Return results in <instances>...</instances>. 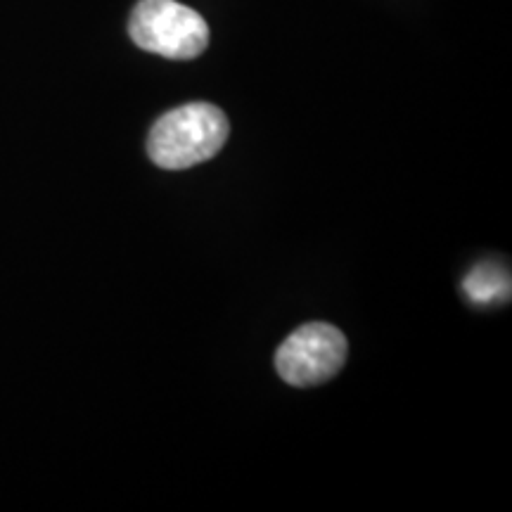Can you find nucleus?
Here are the masks:
<instances>
[{
	"mask_svg": "<svg viewBox=\"0 0 512 512\" xmlns=\"http://www.w3.org/2000/svg\"><path fill=\"white\" fill-rule=\"evenodd\" d=\"M228 136L226 112L211 102H188L155 121L147 136V155L159 169H190L219 155Z\"/></svg>",
	"mask_w": 512,
	"mask_h": 512,
	"instance_id": "1",
	"label": "nucleus"
},
{
	"mask_svg": "<svg viewBox=\"0 0 512 512\" xmlns=\"http://www.w3.org/2000/svg\"><path fill=\"white\" fill-rule=\"evenodd\" d=\"M463 287L472 302L489 304L491 299L508 294L510 280H508V275H505L503 271H498V268L482 264V266H477L470 275H467Z\"/></svg>",
	"mask_w": 512,
	"mask_h": 512,
	"instance_id": "4",
	"label": "nucleus"
},
{
	"mask_svg": "<svg viewBox=\"0 0 512 512\" xmlns=\"http://www.w3.org/2000/svg\"><path fill=\"white\" fill-rule=\"evenodd\" d=\"M138 48L169 60H195L209 46V27L200 12L176 0H140L128 19Z\"/></svg>",
	"mask_w": 512,
	"mask_h": 512,
	"instance_id": "2",
	"label": "nucleus"
},
{
	"mask_svg": "<svg viewBox=\"0 0 512 512\" xmlns=\"http://www.w3.org/2000/svg\"><path fill=\"white\" fill-rule=\"evenodd\" d=\"M347 337L328 323H309L294 330L275 351V370L292 387H316L344 368Z\"/></svg>",
	"mask_w": 512,
	"mask_h": 512,
	"instance_id": "3",
	"label": "nucleus"
}]
</instances>
